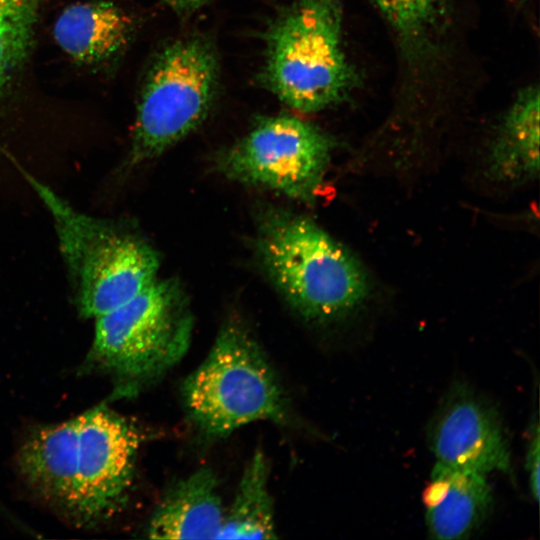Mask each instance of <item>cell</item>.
Instances as JSON below:
<instances>
[{
  "instance_id": "18",
  "label": "cell",
  "mask_w": 540,
  "mask_h": 540,
  "mask_svg": "<svg viewBox=\"0 0 540 540\" xmlns=\"http://www.w3.org/2000/svg\"><path fill=\"white\" fill-rule=\"evenodd\" d=\"M166 4L178 13L193 12L210 0H164Z\"/></svg>"
},
{
  "instance_id": "5",
  "label": "cell",
  "mask_w": 540,
  "mask_h": 540,
  "mask_svg": "<svg viewBox=\"0 0 540 540\" xmlns=\"http://www.w3.org/2000/svg\"><path fill=\"white\" fill-rule=\"evenodd\" d=\"M340 0H296L267 34L263 80L284 104L301 113L324 110L356 84L342 48Z\"/></svg>"
},
{
  "instance_id": "4",
  "label": "cell",
  "mask_w": 540,
  "mask_h": 540,
  "mask_svg": "<svg viewBox=\"0 0 540 540\" xmlns=\"http://www.w3.org/2000/svg\"><path fill=\"white\" fill-rule=\"evenodd\" d=\"M94 319L87 363L110 374L125 395L161 378L185 355L191 341L193 317L173 279L155 280Z\"/></svg>"
},
{
  "instance_id": "15",
  "label": "cell",
  "mask_w": 540,
  "mask_h": 540,
  "mask_svg": "<svg viewBox=\"0 0 540 540\" xmlns=\"http://www.w3.org/2000/svg\"><path fill=\"white\" fill-rule=\"evenodd\" d=\"M45 0H0V95L25 62Z\"/></svg>"
},
{
  "instance_id": "3",
  "label": "cell",
  "mask_w": 540,
  "mask_h": 540,
  "mask_svg": "<svg viewBox=\"0 0 540 540\" xmlns=\"http://www.w3.org/2000/svg\"><path fill=\"white\" fill-rule=\"evenodd\" d=\"M18 169L52 217L81 316L96 318L158 279V253L137 232L77 210L25 169Z\"/></svg>"
},
{
  "instance_id": "11",
  "label": "cell",
  "mask_w": 540,
  "mask_h": 540,
  "mask_svg": "<svg viewBox=\"0 0 540 540\" xmlns=\"http://www.w3.org/2000/svg\"><path fill=\"white\" fill-rule=\"evenodd\" d=\"M225 510L218 480L201 468L176 483L153 513L147 535L153 539H217Z\"/></svg>"
},
{
  "instance_id": "17",
  "label": "cell",
  "mask_w": 540,
  "mask_h": 540,
  "mask_svg": "<svg viewBox=\"0 0 540 540\" xmlns=\"http://www.w3.org/2000/svg\"><path fill=\"white\" fill-rule=\"evenodd\" d=\"M539 461L540 444L538 424L531 431L525 456V468L528 475V482L531 495L535 501L539 499Z\"/></svg>"
},
{
  "instance_id": "10",
  "label": "cell",
  "mask_w": 540,
  "mask_h": 540,
  "mask_svg": "<svg viewBox=\"0 0 540 540\" xmlns=\"http://www.w3.org/2000/svg\"><path fill=\"white\" fill-rule=\"evenodd\" d=\"M423 502L429 535L437 540H457L484 524L494 499L487 475L435 463Z\"/></svg>"
},
{
  "instance_id": "14",
  "label": "cell",
  "mask_w": 540,
  "mask_h": 540,
  "mask_svg": "<svg viewBox=\"0 0 540 540\" xmlns=\"http://www.w3.org/2000/svg\"><path fill=\"white\" fill-rule=\"evenodd\" d=\"M268 480V460L262 451H256L244 469L230 508L225 511L217 539L277 537Z\"/></svg>"
},
{
  "instance_id": "13",
  "label": "cell",
  "mask_w": 540,
  "mask_h": 540,
  "mask_svg": "<svg viewBox=\"0 0 540 540\" xmlns=\"http://www.w3.org/2000/svg\"><path fill=\"white\" fill-rule=\"evenodd\" d=\"M539 90L529 87L508 111L487 157L492 180L518 185L539 175Z\"/></svg>"
},
{
  "instance_id": "8",
  "label": "cell",
  "mask_w": 540,
  "mask_h": 540,
  "mask_svg": "<svg viewBox=\"0 0 540 540\" xmlns=\"http://www.w3.org/2000/svg\"><path fill=\"white\" fill-rule=\"evenodd\" d=\"M334 149L318 126L293 115L259 119L217 160L226 178L266 188L304 203L313 202Z\"/></svg>"
},
{
  "instance_id": "16",
  "label": "cell",
  "mask_w": 540,
  "mask_h": 540,
  "mask_svg": "<svg viewBox=\"0 0 540 540\" xmlns=\"http://www.w3.org/2000/svg\"><path fill=\"white\" fill-rule=\"evenodd\" d=\"M405 48L416 51L430 40L443 14L442 0H373Z\"/></svg>"
},
{
  "instance_id": "7",
  "label": "cell",
  "mask_w": 540,
  "mask_h": 540,
  "mask_svg": "<svg viewBox=\"0 0 540 540\" xmlns=\"http://www.w3.org/2000/svg\"><path fill=\"white\" fill-rule=\"evenodd\" d=\"M217 81L216 54L204 38L186 37L165 47L141 90L128 166L160 156L196 130L211 109Z\"/></svg>"
},
{
  "instance_id": "12",
  "label": "cell",
  "mask_w": 540,
  "mask_h": 540,
  "mask_svg": "<svg viewBox=\"0 0 540 540\" xmlns=\"http://www.w3.org/2000/svg\"><path fill=\"white\" fill-rule=\"evenodd\" d=\"M130 20L115 4L104 1L79 2L58 16L53 36L71 59L97 65L114 57L127 43Z\"/></svg>"
},
{
  "instance_id": "2",
  "label": "cell",
  "mask_w": 540,
  "mask_h": 540,
  "mask_svg": "<svg viewBox=\"0 0 540 540\" xmlns=\"http://www.w3.org/2000/svg\"><path fill=\"white\" fill-rule=\"evenodd\" d=\"M255 248L272 284L307 321H340L369 295L360 262L307 217L273 206L260 209Z\"/></svg>"
},
{
  "instance_id": "6",
  "label": "cell",
  "mask_w": 540,
  "mask_h": 540,
  "mask_svg": "<svg viewBox=\"0 0 540 540\" xmlns=\"http://www.w3.org/2000/svg\"><path fill=\"white\" fill-rule=\"evenodd\" d=\"M189 418L205 436L224 437L248 423H285L289 405L250 331L237 320L221 327L204 361L182 384Z\"/></svg>"
},
{
  "instance_id": "9",
  "label": "cell",
  "mask_w": 540,
  "mask_h": 540,
  "mask_svg": "<svg viewBox=\"0 0 540 540\" xmlns=\"http://www.w3.org/2000/svg\"><path fill=\"white\" fill-rule=\"evenodd\" d=\"M436 464L488 475L510 473V444L496 408L464 383L453 385L428 427Z\"/></svg>"
},
{
  "instance_id": "1",
  "label": "cell",
  "mask_w": 540,
  "mask_h": 540,
  "mask_svg": "<svg viewBox=\"0 0 540 540\" xmlns=\"http://www.w3.org/2000/svg\"><path fill=\"white\" fill-rule=\"evenodd\" d=\"M141 438L131 422L97 407L34 430L20 447L18 468L45 500L92 526L123 505Z\"/></svg>"
}]
</instances>
